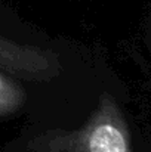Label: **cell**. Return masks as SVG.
Wrapping results in <instances>:
<instances>
[{
    "label": "cell",
    "instance_id": "3957f363",
    "mask_svg": "<svg viewBox=\"0 0 151 152\" xmlns=\"http://www.w3.org/2000/svg\"><path fill=\"white\" fill-rule=\"evenodd\" d=\"M27 103V90L21 80L0 69V118L16 115Z\"/></svg>",
    "mask_w": 151,
    "mask_h": 152
},
{
    "label": "cell",
    "instance_id": "6da1fadb",
    "mask_svg": "<svg viewBox=\"0 0 151 152\" xmlns=\"http://www.w3.org/2000/svg\"><path fill=\"white\" fill-rule=\"evenodd\" d=\"M7 152H133L126 118L110 93H102L83 126L74 130H31L9 143Z\"/></svg>",
    "mask_w": 151,
    "mask_h": 152
},
{
    "label": "cell",
    "instance_id": "7a4b0ae2",
    "mask_svg": "<svg viewBox=\"0 0 151 152\" xmlns=\"http://www.w3.org/2000/svg\"><path fill=\"white\" fill-rule=\"evenodd\" d=\"M56 53L0 36V69L28 81H48L61 74Z\"/></svg>",
    "mask_w": 151,
    "mask_h": 152
}]
</instances>
